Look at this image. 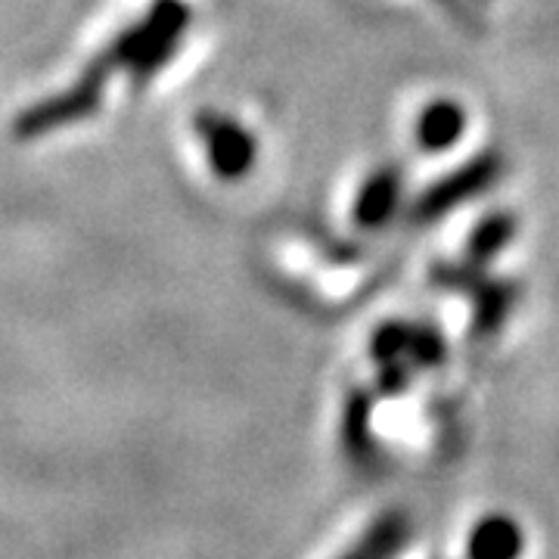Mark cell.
<instances>
[{
  "mask_svg": "<svg viewBox=\"0 0 559 559\" xmlns=\"http://www.w3.org/2000/svg\"><path fill=\"white\" fill-rule=\"evenodd\" d=\"M197 134L212 175H218L221 180L246 178V171L255 165V138L242 121L212 112L202 116Z\"/></svg>",
  "mask_w": 559,
  "mask_h": 559,
  "instance_id": "6da1fadb",
  "label": "cell"
},
{
  "mask_svg": "<svg viewBox=\"0 0 559 559\" xmlns=\"http://www.w3.org/2000/svg\"><path fill=\"white\" fill-rule=\"evenodd\" d=\"M466 134V112L454 100L429 103L417 119V140L426 153H444Z\"/></svg>",
  "mask_w": 559,
  "mask_h": 559,
  "instance_id": "7a4b0ae2",
  "label": "cell"
},
{
  "mask_svg": "<svg viewBox=\"0 0 559 559\" xmlns=\"http://www.w3.org/2000/svg\"><path fill=\"white\" fill-rule=\"evenodd\" d=\"M522 532L510 516H488L481 520L466 540V559H520Z\"/></svg>",
  "mask_w": 559,
  "mask_h": 559,
  "instance_id": "3957f363",
  "label": "cell"
},
{
  "mask_svg": "<svg viewBox=\"0 0 559 559\" xmlns=\"http://www.w3.org/2000/svg\"><path fill=\"white\" fill-rule=\"evenodd\" d=\"M401 200V180L395 171H380L377 178H370L358 193V209L355 218L360 227H382L385 221L395 215Z\"/></svg>",
  "mask_w": 559,
  "mask_h": 559,
  "instance_id": "277c9868",
  "label": "cell"
},
{
  "mask_svg": "<svg viewBox=\"0 0 559 559\" xmlns=\"http://www.w3.org/2000/svg\"><path fill=\"white\" fill-rule=\"evenodd\" d=\"M401 535H404V525L399 520H380V525H373L367 538L342 559H392V554L399 550Z\"/></svg>",
  "mask_w": 559,
  "mask_h": 559,
  "instance_id": "5b68a950",
  "label": "cell"
}]
</instances>
